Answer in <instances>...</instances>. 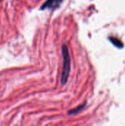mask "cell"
Here are the masks:
<instances>
[{
  "label": "cell",
  "mask_w": 125,
  "mask_h": 126,
  "mask_svg": "<svg viewBox=\"0 0 125 126\" xmlns=\"http://www.w3.org/2000/svg\"><path fill=\"white\" fill-rule=\"evenodd\" d=\"M85 106H86V103H85L84 104H83V105H81V106H78V107H77V108H75V109H74L73 110H71V111H69V112H68V114L69 115H74V114H77V113H79V112H80L82 110H83L84 109V108L85 107Z\"/></svg>",
  "instance_id": "cell-4"
},
{
  "label": "cell",
  "mask_w": 125,
  "mask_h": 126,
  "mask_svg": "<svg viewBox=\"0 0 125 126\" xmlns=\"http://www.w3.org/2000/svg\"><path fill=\"white\" fill-rule=\"evenodd\" d=\"M109 41L111 42V44H113L116 47H117V48H119V49H122V48H123L124 47V44H123V42L119 39V38H116V37H112V36H111V37H109Z\"/></svg>",
  "instance_id": "cell-3"
},
{
  "label": "cell",
  "mask_w": 125,
  "mask_h": 126,
  "mask_svg": "<svg viewBox=\"0 0 125 126\" xmlns=\"http://www.w3.org/2000/svg\"><path fill=\"white\" fill-rule=\"evenodd\" d=\"M62 54H63V70L60 78V83L62 85H64L67 83L69 73L71 71V58L69 55V48L67 45L63 44L62 47Z\"/></svg>",
  "instance_id": "cell-1"
},
{
  "label": "cell",
  "mask_w": 125,
  "mask_h": 126,
  "mask_svg": "<svg viewBox=\"0 0 125 126\" xmlns=\"http://www.w3.org/2000/svg\"><path fill=\"white\" fill-rule=\"evenodd\" d=\"M63 0H46L41 7V10H43L46 9L54 10L60 7Z\"/></svg>",
  "instance_id": "cell-2"
}]
</instances>
